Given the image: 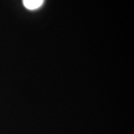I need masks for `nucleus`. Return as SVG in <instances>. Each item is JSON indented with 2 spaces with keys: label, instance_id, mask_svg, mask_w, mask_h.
<instances>
[{
  "label": "nucleus",
  "instance_id": "f257e3e1",
  "mask_svg": "<svg viewBox=\"0 0 134 134\" xmlns=\"http://www.w3.org/2000/svg\"><path fill=\"white\" fill-rule=\"evenodd\" d=\"M24 6L29 10H35L43 5L44 0H23Z\"/></svg>",
  "mask_w": 134,
  "mask_h": 134
}]
</instances>
